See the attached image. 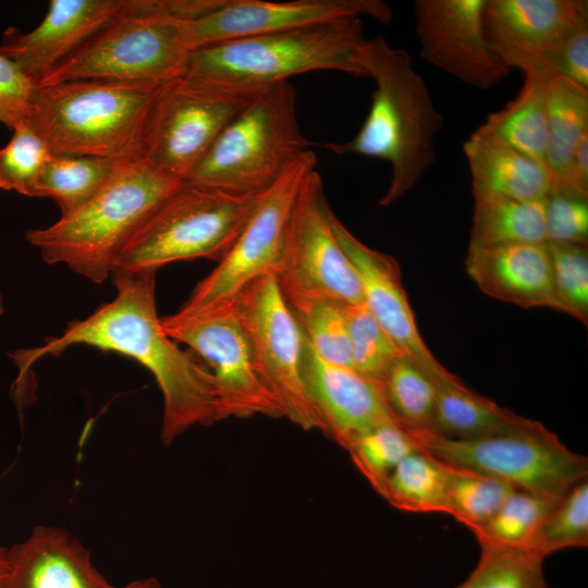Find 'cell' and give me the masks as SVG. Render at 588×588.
<instances>
[{"label": "cell", "instance_id": "obj_9", "mask_svg": "<svg viewBox=\"0 0 588 588\" xmlns=\"http://www.w3.org/2000/svg\"><path fill=\"white\" fill-rule=\"evenodd\" d=\"M262 88L188 75L162 83L148 112L138 159L185 181L224 127Z\"/></svg>", "mask_w": 588, "mask_h": 588}, {"label": "cell", "instance_id": "obj_46", "mask_svg": "<svg viewBox=\"0 0 588 588\" xmlns=\"http://www.w3.org/2000/svg\"><path fill=\"white\" fill-rule=\"evenodd\" d=\"M4 313V298L2 294L0 293V315Z\"/></svg>", "mask_w": 588, "mask_h": 588}, {"label": "cell", "instance_id": "obj_34", "mask_svg": "<svg viewBox=\"0 0 588 588\" xmlns=\"http://www.w3.org/2000/svg\"><path fill=\"white\" fill-rule=\"evenodd\" d=\"M446 465L450 516L470 531L488 522L509 495L512 486L463 467Z\"/></svg>", "mask_w": 588, "mask_h": 588}, {"label": "cell", "instance_id": "obj_24", "mask_svg": "<svg viewBox=\"0 0 588 588\" xmlns=\"http://www.w3.org/2000/svg\"><path fill=\"white\" fill-rule=\"evenodd\" d=\"M434 388L436 409L430 431L443 437L473 440L526 431L541 424L499 406L461 379Z\"/></svg>", "mask_w": 588, "mask_h": 588}, {"label": "cell", "instance_id": "obj_21", "mask_svg": "<svg viewBox=\"0 0 588 588\" xmlns=\"http://www.w3.org/2000/svg\"><path fill=\"white\" fill-rule=\"evenodd\" d=\"M465 269L490 297L522 308L546 307L566 314L546 243L468 248Z\"/></svg>", "mask_w": 588, "mask_h": 588}, {"label": "cell", "instance_id": "obj_41", "mask_svg": "<svg viewBox=\"0 0 588 588\" xmlns=\"http://www.w3.org/2000/svg\"><path fill=\"white\" fill-rule=\"evenodd\" d=\"M36 87L14 61L0 53V124L12 131L28 117Z\"/></svg>", "mask_w": 588, "mask_h": 588}, {"label": "cell", "instance_id": "obj_14", "mask_svg": "<svg viewBox=\"0 0 588 588\" xmlns=\"http://www.w3.org/2000/svg\"><path fill=\"white\" fill-rule=\"evenodd\" d=\"M233 302L284 417L305 430L323 431L302 379L303 335L275 274L254 280Z\"/></svg>", "mask_w": 588, "mask_h": 588}, {"label": "cell", "instance_id": "obj_42", "mask_svg": "<svg viewBox=\"0 0 588 588\" xmlns=\"http://www.w3.org/2000/svg\"><path fill=\"white\" fill-rule=\"evenodd\" d=\"M543 69L588 89V23L548 56Z\"/></svg>", "mask_w": 588, "mask_h": 588}, {"label": "cell", "instance_id": "obj_31", "mask_svg": "<svg viewBox=\"0 0 588 588\" xmlns=\"http://www.w3.org/2000/svg\"><path fill=\"white\" fill-rule=\"evenodd\" d=\"M395 420L412 431L431 430L436 409L432 381L406 356L397 357L380 382Z\"/></svg>", "mask_w": 588, "mask_h": 588}, {"label": "cell", "instance_id": "obj_30", "mask_svg": "<svg viewBox=\"0 0 588 588\" xmlns=\"http://www.w3.org/2000/svg\"><path fill=\"white\" fill-rule=\"evenodd\" d=\"M304 338L324 360L353 369L345 304L330 298L286 302Z\"/></svg>", "mask_w": 588, "mask_h": 588}, {"label": "cell", "instance_id": "obj_22", "mask_svg": "<svg viewBox=\"0 0 588 588\" xmlns=\"http://www.w3.org/2000/svg\"><path fill=\"white\" fill-rule=\"evenodd\" d=\"M3 588H117L94 566L89 551L71 532L37 526L8 549Z\"/></svg>", "mask_w": 588, "mask_h": 588}, {"label": "cell", "instance_id": "obj_27", "mask_svg": "<svg viewBox=\"0 0 588 588\" xmlns=\"http://www.w3.org/2000/svg\"><path fill=\"white\" fill-rule=\"evenodd\" d=\"M473 195L474 211L468 248L547 242V198L520 200L494 195Z\"/></svg>", "mask_w": 588, "mask_h": 588}, {"label": "cell", "instance_id": "obj_2", "mask_svg": "<svg viewBox=\"0 0 588 588\" xmlns=\"http://www.w3.org/2000/svg\"><path fill=\"white\" fill-rule=\"evenodd\" d=\"M366 76L376 82L369 112L356 135L326 143L336 155H360L387 161L391 179L379 204L389 206L408 193L434 163V138L443 117L409 54L382 36L366 39L360 54Z\"/></svg>", "mask_w": 588, "mask_h": 588}, {"label": "cell", "instance_id": "obj_8", "mask_svg": "<svg viewBox=\"0 0 588 588\" xmlns=\"http://www.w3.org/2000/svg\"><path fill=\"white\" fill-rule=\"evenodd\" d=\"M260 194L184 182L128 242L115 269L157 271L170 262L199 258L219 262L241 234Z\"/></svg>", "mask_w": 588, "mask_h": 588}, {"label": "cell", "instance_id": "obj_43", "mask_svg": "<svg viewBox=\"0 0 588 588\" xmlns=\"http://www.w3.org/2000/svg\"><path fill=\"white\" fill-rule=\"evenodd\" d=\"M569 192L588 197V133L579 140L573 157L569 173Z\"/></svg>", "mask_w": 588, "mask_h": 588}, {"label": "cell", "instance_id": "obj_37", "mask_svg": "<svg viewBox=\"0 0 588 588\" xmlns=\"http://www.w3.org/2000/svg\"><path fill=\"white\" fill-rule=\"evenodd\" d=\"M345 311L353 369L380 384L391 364L404 354L365 303L346 305Z\"/></svg>", "mask_w": 588, "mask_h": 588}, {"label": "cell", "instance_id": "obj_6", "mask_svg": "<svg viewBox=\"0 0 588 588\" xmlns=\"http://www.w3.org/2000/svg\"><path fill=\"white\" fill-rule=\"evenodd\" d=\"M365 41L360 19L245 37L194 50L185 75L250 87L324 70L367 77L360 63Z\"/></svg>", "mask_w": 588, "mask_h": 588}, {"label": "cell", "instance_id": "obj_13", "mask_svg": "<svg viewBox=\"0 0 588 588\" xmlns=\"http://www.w3.org/2000/svg\"><path fill=\"white\" fill-rule=\"evenodd\" d=\"M332 212L315 169L299 191L275 274L285 302L330 298L345 305L364 303L357 272L333 232Z\"/></svg>", "mask_w": 588, "mask_h": 588}, {"label": "cell", "instance_id": "obj_39", "mask_svg": "<svg viewBox=\"0 0 588 588\" xmlns=\"http://www.w3.org/2000/svg\"><path fill=\"white\" fill-rule=\"evenodd\" d=\"M556 293L566 314L588 324V247L547 242Z\"/></svg>", "mask_w": 588, "mask_h": 588}, {"label": "cell", "instance_id": "obj_36", "mask_svg": "<svg viewBox=\"0 0 588 588\" xmlns=\"http://www.w3.org/2000/svg\"><path fill=\"white\" fill-rule=\"evenodd\" d=\"M588 546V480L572 487L553 506L527 549L546 558L554 552Z\"/></svg>", "mask_w": 588, "mask_h": 588}, {"label": "cell", "instance_id": "obj_17", "mask_svg": "<svg viewBox=\"0 0 588 588\" xmlns=\"http://www.w3.org/2000/svg\"><path fill=\"white\" fill-rule=\"evenodd\" d=\"M483 27L497 58L524 74L544 70L548 56L588 23L586 0H486Z\"/></svg>", "mask_w": 588, "mask_h": 588}, {"label": "cell", "instance_id": "obj_35", "mask_svg": "<svg viewBox=\"0 0 588 588\" xmlns=\"http://www.w3.org/2000/svg\"><path fill=\"white\" fill-rule=\"evenodd\" d=\"M345 448L377 491L387 476L406 456L420 450L412 432L396 420L367 430L350 441Z\"/></svg>", "mask_w": 588, "mask_h": 588}, {"label": "cell", "instance_id": "obj_7", "mask_svg": "<svg viewBox=\"0 0 588 588\" xmlns=\"http://www.w3.org/2000/svg\"><path fill=\"white\" fill-rule=\"evenodd\" d=\"M289 81L262 88L224 127L184 182L235 194H259L306 152Z\"/></svg>", "mask_w": 588, "mask_h": 588}, {"label": "cell", "instance_id": "obj_28", "mask_svg": "<svg viewBox=\"0 0 588 588\" xmlns=\"http://www.w3.org/2000/svg\"><path fill=\"white\" fill-rule=\"evenodd\" d=\"M378 492L403 511L450 514L446 465L421 449L406 456Z\"/></svg>", "mask_w": 588, "mask_h": 588}, {"label": "cell", "instance_id": "obj_11", "mask_svg": "<svg viewBox=\"0 0 588 588\" xmlns=\"http://www.w3.org/2000/svg\"><path fill=\"white\" fill-rule=\"evenodd\" d=\"M163 331L187 345L210 370L222 419L284 417L267 381L233 299L210 308L161 318Z\"/></svg>", "mask_w": 588, "mask_h": 588}, {"label": "cell", "instance_id": "obj_32", "mask_svg": "<svg viewBox=\"0 0 588 588\" xmlns=\"http://www.w3.org/2000/svg\"><path fill=\"white\" fill-rule=\"evenodd\" d=\"M562 497L515 490L488 522L471 532L480 547L527 548L546 516Z\"/></svg>", "mask_w": 588, "mask_h": 588}, {"label": "cell", "instance_id": "obj_12", "mask_svg": "<svg viewBox=\"0 0 588 588\" xmlns=\"http://www.w3.org/2000/svg\"><path fill=\"white\" fill-rule=\"evenodd\" d=\"M316 163V155L307 150L261 192L232 248L195 286L177 313L192 314L229 302L254 280L277 274L299 191Z\"/></svg>", "mask_w": 588, "mask_h": 588}, {"label": "cell", "instance_id": "obj_20", "mask_svg": "<svg viewBox=\"0 0 588 588\" xmlns=\"http://www.w3.org/2000/svg\"><path fill=\"white\" fill-rule=\"evenodd\" d=\"M301 366L307 397L323 431L343 446L367 430L395 420L379 383L322 359L304 335Z\"/></svg>", "mask_w": 588, "mask_h": 588}, {"label": "cell", "instance_id": "obj_10", "mask_svg": "<svg viewBox=\"0 0 588 588\" xmlns=\"http://www.w3.org/2000/svg\"><path fill=\"white\" fill-rule=\"evenodd\" d=\"M417 445L439 461L501 480L516 490L562 497L587 479L588 458L566 448L542 424L526 431L457 440L409 430Z\"/></svg>", "mask_w": 588, "mask_h": 588}, {"label": "cell", "instance_id": "obj_5", "mask_svg": "<svg viewBox=\"0 0 588 588\" xmlns=\"http://www.w3.org/2000/svg\"><path fill=\"white\" fill-rule=\"evenodd\" d=\"M160 85L96 79L37 84L26 120L52 154L138 159Z\"/></svg>", "mask_w": 588, "mask_h": 588}, {"label": "cell", "instance_id": "obj_1", "mask_svg": "<svg viewBox=\"0 0 588 588\" xmlns=\"http://www.w3.org/2000/svg\"><path fill=\"white\" fill-rule=\"evenodd\" d=\"M117 296L57 338L13 355L17 382L46 355L83 344L132 357L154 376L163 399L161 439L169 444L194 426L222 419L215 379L196 356L182 351L163 331L156 307V271L112 272Z\"/></svg>", "mask_w": 588, "mask_h": 588}, {"label": "cell", "instance_id": "obj_44", "mask_svg": "<svg viewBox=\"0 0 588 588\" xmlns=\"http://www.w3.org/2000/svg\"><path fill=\"white\" fill-rule=\"evenodd\" d=\"M8 572H9L8 549L0 547V588L4 587Z\"/></svg>", "mask_w": 588, "mask_h": 588}, {"label": "cell", "instance_id": "obj_18", "mask_svg": "<svg viewBox=\"0 0 588 588\" xmlns=\"http://www.w3.org/2000/svg\"><path fill=\"white\" fill-rule=\"evenodd\" d=\"M335 237L360 281L364 303L384 331L433 384L457 378L432 355L420 336L397 261L360 242L332 212Z\"/></svg>", "mask_w": 588, "mask_h": 588}, {"label": "cell", "instance_id": "obj_45", "mask_svg": "<svg viewBox=\"0 0 588 588\" xmlns=\"http://www.w3.org/2000/svg\"><path fill=\"white\" fill-rule=\"evenodd\" d=\"M117 588H162V586L157 579L150 577V578L135 580L123 587H117Z\"/></svg>", "mask_w": 588, "mask_h": 588}, {"label": "cell", "instance_id": "obj_29", "mask_svg": "<svg viewBox=\"0 0 588 588\" xmlns=\"http://www.w3.org/2000/svg\"><path fill=\"white\" fill-rule=\"evenodd\" d=\"M124 161L52 154L34 197L52 199L59 206L61 216L66 215L96 195Z\"/></svg>", "mask_w": 588, "mask_h": 588}, {"label": "cell", "instance_id": "obj_23", "mask_svg": "<svg viewBox=\"0 0 588 588\" xmlns=\"http://www.w3.org/2000/svg\"><path fill=\"white\" fill-rule=\"evenodd\" d=\"M463 150L473 194L538 200L551 193V180L543 164L493 136L475 131Z\"/></svg>", "mask_w": 588, "mask_h": 588}, {"label": "cell", "instance_id": "obj_16", "mask_svg": "<svg viewBox=\"0 0 588 588\" xmlns=\"http://www.w3.org/2000/svg\"><path fill=\"white\" fill-rule=\"evenodd\" d=\"M486 0H416L415 33L424 60L460 82L489 89L511 70L493 53L483 27Z\"/></svg>", "mask_w": 588, "mask_h": 588}, {"label": "cell", "instance_id": "obj_15", "mask_svg": "<svg viewBox=\"0 0 588 588\" xmlns=\"http://www.w3.org/2000/svg\"><path fill=\"white\" fill-rule=\"evenodd\" d=\"M360 16L388 24L392 9L382 0H222L210 12L186 20L184 25L194 51L218 42Z\"/></svg>", "mask_w": 588, "mask_h": 588}, {"label": "cell", "instance_id": "obj_19", "mask_svg": "<svg viewBox=\"0 0 588 588\" xmlns=\"http://www.w3.org/2000/svg\"><path fill=\"white\" fill-rule=\"evenodd\" d=\"M127 0H51L37 27L8 28L0 53L39 83L91 36L124 12Z\"/></svg>", "mask_w": 588, "mask_h": 588}, {"label": "cell", "instance_id": "obj_4", "mask_svg": "<svg viewBox=\"0 0 588 588\" xmlns=\"http://www.w3.org/2000/svg\"><path fill=\"white\" fill-rule=\"evenodd\" d=\"M216 0H127L123 13L91 36L38 84L75 79L162 84L186 74L184 22Z\"/></svg>", "mask_w": 588, "mask_h": 588}, {"label": "cell", "instance_id": "obj_38", "mask_svg": "<svg viewBox=\"0 0 588 588\" xmlns=\"http://www.w3.org/2000/svg\"><path fill=\"white\" fill-rule=\"evenodd\" d=\"M52 152L25 119L12 130L0 149V189L34 197L40 175Z\"/></svg>", "mask_w": 588, "mask_h": 588}, {"label": "cell", "instance_id": "obj_25", "mask_svg": "<svg viewBox=\"0 0 588 588\" xmlns=\"http://www.w3.org/2000/svg\"><path fill=\"white\" fill-rule=\"evenodd\" d=\"M547 117L544 166L551 180V193L572 194L573 157L579 140L588 133V89L563 76L551 75L547 85Z\"/></svg>", "mask_w": 588, "mask_h": 588}, {"label": "cell", "instance_id": "obj_3", "mask_svg": "<svg viewBox=\"0 0 588 588\" xmlns=\"http://www.w3.org/2000/svg\"><path fill=\"white\" fill-rule=\"evenodd\" d=\"M183 183L142 159L126 160L85 204L47 228L27 231L26 240L47 264H64L102 283L133 236Z\"/></svg>", "mask_w": 588, "mask_h": 588}, {"label": "cell", "instance_id": "obj_40", "mask_svg": "<svg viewBox=\"0 0 588 588\" xmlns=\"http://www.w3.org/2000/svg\"><path fill=\"white\" fill-rule=\"evenodd\" d=\"M546 237L552 243L587 245L588 197L551 193L546 203Z\"/></svg>", "mask_w": 588, "mask_h": 588}, {"label": "cell", "instance_id": "obj_33", "mask_svg": "<svg viewBox=\"0 0 588 588\" xmlns=\"http://www.w3.org/2000/svg\"><path fill=\"white\" fill-rule=\"evenodd\" d=\"M543 558L524 547H480L477 565L455 588H549Z\"/></svg>", "mask_w": 588, "mask_h": 588}, {"label": "cell", "instance_id": "obj_26", "mask_svg": "<svg viewBox=\"0 0 588 588\" xmlns=\"http://www.w3.org/2000/svg\"><path fill=\"white\" fill-rule=\"evenodd\" d=\"M551 75L547 70L524 74L518 94L501 110L489 114L476 132L493 136L544 166L547 85Z\"/></svg>", "mask_w": 588, "mask_h": 588}]
</instances>
